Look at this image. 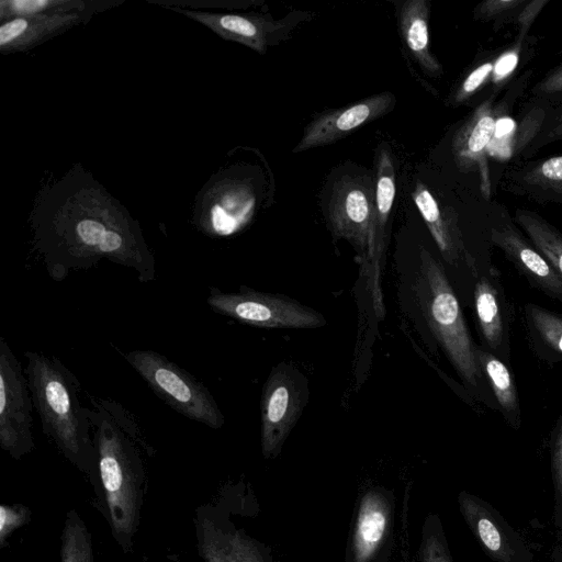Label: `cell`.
<instances>
[{"label":"cell","instance_id":"obj_28","mask_svg":"<svg viewBox=\"0 0 562 562\" xmlns=\"http://www.w3.org/2000/svg\"><path fill=\"white\" fill-rule=\"evenodd\" d=\"M32 512L22 504H1L0 506V548L8 546L9 538L19 528L27 525Z\"/></svg>","mask_w":562,"mask_h":562},{"label":"cell","instance_id":"obj_7","mask_svg":"<svg viewBox=\"0 0 562 562\" xmlns=\"http://www.w3.org/2000/svg\"><path fill=\"white\" fill-rule=\"evenodd\" d=\"M33 398L21 362L0 337V447L14 460L35 449L32 436Z\"/></svg>","mask_w":562,"mask_h":562},{"label":"cell","instance_id":"obj_8","mask_svg":"<svg viewBox=\"0 0 562 562\" xmlns=\"http://www.w3.org/2000/svg\"><path fill=\"white\" fill-rule=\"evenodd\" d=\"M307 381L293 364L276 366L261 394V449L266 458L277 456L300 418L307 401Z\"/></svg>","mask_w":562,"mask_h":562},{"label":"cell","instance_id":"obj_12","mask_svg":"<svg viewBox=\"0 0 562 562\" xmlns=\"http://www.w3.org/2000/svg\"><path fill=\"white\" fill-rule=\"evenodd\" d=\"M395 101L393 93L382 92L351 105L318 114L305 127L303 136L294 147L293 153L329 145L344 138L360 126L391 112Z\"/></svg>","mask_w":562,"mask_h":562},{"label":"cell","instance_id":"obj_27","mask_svg":"<svg viewBox=\"0 0 562 562\" xmlns=\"http://www.w3.org/2000/svg\"><path fill=\"white\" fill-rule=\"evenodd\" d=\"M528 312L542 340L554 350L562 352V317L536 305H529Z\"/></svg>","mask_w":562,"mask_h":562},{"label":"cell","instance_id":"obj_35","mask_svg":"<svg viewBox=\"0 0 562 562\" xmlns=\"http://www.w3.org/2000/svg\"><path fill=\"white\" fill-rule=\"evenodd\" d=\"M424 558L425 562H452L447 550L437 538L428 540Z\"/></svg>","mask_w":562,"mask_h":562},{"label":"cell","instance_id":"obj_33","mask_svg":"<svg viewBox=\"0 0 562 562\" xmlns=\"http://www.w3.org/2000/svg\"><path fill=\"white\" fill-rule=\"evenodd\" d=\"M552 473L555 488L562 495V425L559 428L552 449Z\"/></svg>","mask_w":562,"mask_h":562},{"label":"cell","instance_id":"obj_2","mask_svg":"<svg viewBox=\"0 0 562 562\" xmlns=\"http://www.w3.org/2000/svg\"><path fill=\"white\" fill-rule=\"evenodd\" d=\"M98 484L92 506L124 554L134 552L147 476L143 454L154 457L135 417L111 398L89 395Z\"/></svg>","mask_w":562,"mask_h":562},{"label":"cell","instance_id":"obj_10","mask_svg":"<svg viewBox=\"0 0 562 562\" xmlns=\"http://www.w3.org/2000/svg\"><path fill=\"white\" fill-rule=\"evenodd\" d=\"M212 30L224 40L240 43L265 54L270 46L284 41L292 29L311 13L295 11L281 20L258 13H215L180 7H166Z\"/></svg>","mask_w":562,"mask_h":562},{"label":"cell","instance_id":"obj_6","mask_svg":"<svg viewBox=\"0 0 562 562\" xmlns=\"http://www.w3.org/2000/svg\"><path fill=\"white\" fill-rule=\"evenodd\" d=\"M206 303L216 313L262 328L303 329L326 324L321 313L295 300L245 286L235 293L212 289Z\"/></svg>","mask_w":562,"mask_h":562},{"label":"cell","instance_id":"obj_17","mask_svg":"<svg viewBox=\"0 0 562 562\" xmlns=\"http://www.w3.org/2000/svg\"><path fill=\"white\" fill-rule=\"evenodd\" d=\"M95 13H46L16 16L1 22L0 52H27L67 30L88 22Z\"/></svg>","mask_w":562,"mask_h":562},{"label":"cell","instance_id":"obj_1","mask_svg":"<svg viewBox=\"0 0 562 562\" xmlns=\"http://www.w3.org/2000/svg\"><path fill=\"white\" fill-rule=\"evenodd\" d=\"M33 244L54 281L108 259L156 279L139 224L89 173L76 168L43 194L32 215Z\"/></svg>","mask_w":562,"mask_h":562},{"label":"cell","instance_id":"obj_15","mask_svg":"<svg viewBox=\"0 0 562 562\" xmlns=\"http://www.w3.org/2000/svg\"><path fill=\"white\" fill-rule=\"evenodd\" d=\"M496 109L490 98L477 106L457 130L451 144L453 160L461 172L477 171L480 191L491 201V180L486 155L497 122Z\"/></svg>","mask_w":562,"mask_h":562},{"label":"cell","instance_id":"obj_25","mask_svg":"<svg viewBox=\"0 0 562 562\" xmlns=\"http://www.w3.org/2000/svg\"><path fill=\"white\" fill-rule=\"evenodd\" d=\"M474 302L483 337L490 347L497 348L503 339V319L496 299V292L484 278L476 282Z\"/></svg>","mask_w":562,"mask_h":562},{"label":"cell","instance_id":"obj_32","mask_svg":"<svg viewBox=\"0 0 562 562\" xmlns=\"http://www.w3.org/2000/svg\"><path fill=\"white\" fill-rule=\"evenodd\" d=\"M524 3L522 0H490L481 3L475 9V16L487 20L501 16L504 13L516 10Z\"/></svg>","mask_w":562,"mask_h":562},{"label":"cell","instance_id":"obj_14","mask_svg":"<svg viewBox=\"0 0 562 562\" xmlns=\"http://www.w3.org/2000/svg\"><path fill=\"white\" fill-rule=\"evenodd\" d=\"M392 153L385 145L378 148L375 160V195L372 255L364 268L376 315L383 317L384 305L381 290V261L385 250L386 225L396 192L395 168Z\"/></svg>","mask_w":562,"mask_h":562},{"label":"cell","instance_id":"obj_36","mask_svg":"<svg viewBox=\"0 0 562 562\" xmlns=\"http://www.w3.org/2000/svg\"><path fill=\"white\" fill-rule=\"evenodd\" d=\"M514 127H515V123L513 120H510L508 117L498 119L496 122L494 137L495 138L504 137L507 134H509L514 130Z\"/></svg>","mask_w":562,"mask_h":562},{"label":"cell","instance_id":"obj_13","mask_svg":"<svg viewBox=\"0 0 562 562\" xmlns=\"http://www.w3.org/2000/svg\"><path fill=\"white\" fill-rule=\"evenodd\" d=\"M490 240L544 291L562 295V278L546 257L519 233L503 205L491 201Z\"/></svg>","mask_w":562,"mask_h":562},{"label":"cell","instance_id":"obj_5","mask_svg":"<svg viewBox=\"0 0 562 562\" xmlns=\"http://www.w3.org/2000/svg\"><path fill=\"white\" fill-rule=\"evenodd\" d=\"M123 357L173 411L213 429L224 425V415L209 389L177 363L154 350L136 349Z\"/></svg>","mask_w":562,"mask_h":562},{"label":"cell","instance_id":"obj_4","mask_svg":"<svg viewBox=\"0 0 562 562\" xmlns=\"http://www.w3.org/2000/svg\"><path fill=\"white\" fill-rule=\"evenodd\" d=\"M413 290L426 322L459 375L470 385L481 376L459 301L442 265L423 246Z\"/></svg>","mask_w":562,"mask_h":562},{"label":"cell","instance_id":"obj_37","mask_svg":"<svg viewBox=\"0 0 562 562\" xmlns=\"http://www.w3.org/2000/svg\"><path fill=\"white\" fill-rule=\"evenodd\" d=\"M139 562H149V561H139ZM176 562H180V561H176Z\"/></svg>","mask_w":562,"mask_h":562},{"label":"cell","instance_id":"obj_18","mask_svg":"<svg viewBox=\"0 0 562 562\" xmlns=\"http://www.w3.org/2000/svg\"><path fill=\"white\" fill-rule=\"evenodd\" d=\"M509 190L537 202L562 203V156L529 161L505 176Z\"/></svg>","mask_w":562,"mask_h":562},{"label":"cell","instance_id":"obj_11","mask_svg":"<svg viewBox=\"0 0 562 562\" xmlns=\"http://www.w3.org/2000/svg\"><path fill=\"white\" fill-rule=\"evenodd\" d=\"M193 524L198 554L204 562H263L255 542L227 518L221 495L195 508Z\"/></svg>","mask_w":562,"mask_h":562},{"label":"cell","instance_id":"obj_34","mask_svg":"<svg viewBox=\"0 0 562 562\" xmlns=\"http://www.w3.org/2000/svg\"><path fill=\"white\" fill-rule=\"evenodd\" d=\"M518 54L516 52H507L503 54L494 64L493 79L501 80L507 77L517 66Z\"/></svg>","mask_w":562,"mask_h":562},{"label":"cell","instance_id":"obj_30","mask_svg":"<svg viewBox=\"0 0 562 562\" xmlns=\"http://www.w3.org/2000/svg\"><path fill=\"white\" fill-rule=\"evenodd\" d=\"M493 67L494 64L484 63L472 70L451 97L452 103L460 104L470 98L486 80Z\"/></svg>","mask_w":562,"mask_h":562},{"label":"cell","instance_id":"obj_21","mask_svg":"<svg viewBox=\"0 0 562 562\" xmlns=\"http://www.w3.org/2000/svg\"><path fill=\"white\" fill-rule=\"evenodd\" d=\"M387 526V507L382 495L367 493L359 507L353 538L355 562H368L381 544Z\"/></svg>","mask_w":562,"mask_h":562},{"label":"cell","instance_id":"obj_19","mask_svg":"<svg viewBox=\"0 0 562 562\" xmlns=\"http://www.w3.org/2000/svg\"><path fill=\"white\" fill-rule=\"evenodd\" d=\"M460 510L485 553L497 562H513V543L492 508L476 496L459 495Z\"/></svg>","mask_w":562,"mask_h":562},{"label":"cell","instance_id":"obj_29","mask_svg":"<svg viewBox=\"0 0 562 562\" xmlns=\"http://www.w3.org/2000/svg\"><path fill=\"white\" fill-rule=\"evenodd\" d=\"M559 139H562V102L546 115L540 132L528 149L535 151L541 146Z\"/></svg>","mask_w":562,"mask_h":562},{"label":"cell","instance_id":"obj_31","mask_svg":"<svg viewBox=\"0 0 562 562\" xmlns=\"http://www.w3.org/2000/svg\"><path fill=\"white\" fill-rule=\"evenodd\" d=\"M536 97L544 100H555L562 95V64L551 70L532 89Z\"/></svg>","mask_w":562,"mask_h":562},{"label":"cell","instance_id":"obj_22","mask_svg":"<svg viewBox=\"0 0 562 562\" xmlns=\"http://www.w3.org/2000/svg\"><path fill=\"white\" fill-rule=\"evenodd\" d=\"M122 0H2L1 22L16 16L46 13H98L122 4Z\"/></svg>","mask_w":562,"mask_h":562},{"label":"cell","instance_id":"obj_9","mask_svg":"<svg viewBox=\"0 0 562 562\" xmlns=\"http://www.w3.org/2000/svg\"><path fill=\"white\" fill-rule=\"evenodd\" d=\"M374 195L371 178L346 176L335 182L328 204L331 234L335 238L347 239L358 250L364 268L372 255Z\"/></svg>","mask_w":562,"mask_h":562},{"label":"cell","instance_id":"obj_3","mask_svg":"<svg viewBox=\"0 0 562 562\" xmlns=\"http://www.w3.org/2000/svg\"><path fill=\"white\" fill-rule=\"evenodd\" d=\"M25 357V373L43 432L95 490L98 472L91 409L80 402L79 380L54 356L26 351Z\"/></svg>","mask_w":562,"mask_h":562},{"label":"cell","instance_id":"obj_26","mask_svg":"<svg viewBox=\"0 0 562 562\" xmlns=\"http://www.w3.org/2000/svg\"><path fill=\"white\" fill-rule=\"evenodd\" d=\"M475 355L479 367L485 372L501 406L508 413H516L517 392L507 367L485 350L476 348Z\"/></svg>","mask_w":562,"mask_h":562},{"label":"cell","instance_id":"obj_24","mask_svg":"<svg viewBox=\"0 0 562 562\" xmlns=\"http://www.w3.org/2000/svg\"><path fill=\"white\" fill-rule=\"evenodd\" d=\"M60 562H94L91 532L76 509H68L60 533Z\"/></svg>","mask_w":562,"mask_h":562},{"label":"cell","instance_id":"obj_20","mask_svg":"<svg viewBox=\"0 0 562 562\" xmlns=\"http://www.w3.org/2000/svg\"><path fill=\"white\" fill-rule=\"evenodd\" d=\"M398 30L409 54L420 68L431 77H439L442 67L429 47V3L426 0H407L397 9Z\"/></svg>","mask_w":562,"mask_h":562},{"label":"cell","instance_id":"obj_23","mask_svg":"<svg viewBox=\"0 0 562 562\" xmlns=\"http://www.w3.org/2000/svg\"><path fill=\"white\" fill-rule=\"evenodd\" d=\"M514 220L562 278V233L530 210L517 209Z\"/></svg>","mask_w":562,"mask_h":562},{"label":"cell","instance_id":"obj_16","mask_svg":"<svg viewBox=\"0 0 562 562\" xmlns=\"http://www.w3.org/2000/svg\"><path fill=\"white\" fill-rule=\"evenodd\" d=\"M412 196L443 259L454 267L464 265L476 277L475 259L465 246L457 210L441 206L420 181L416 182Z\"/></svg>","mask_w":562,"mask_h":562}]
</instances>
